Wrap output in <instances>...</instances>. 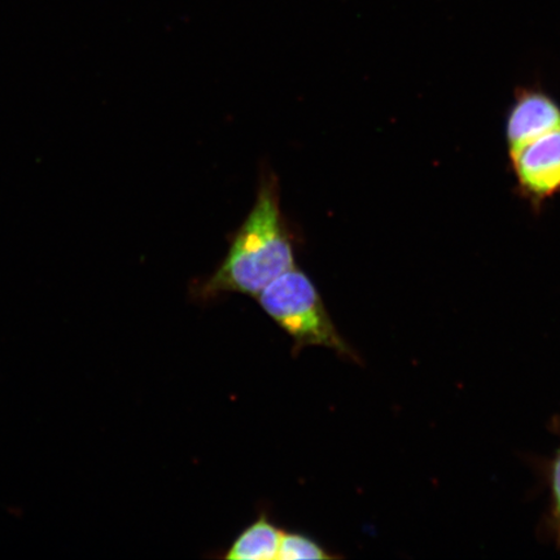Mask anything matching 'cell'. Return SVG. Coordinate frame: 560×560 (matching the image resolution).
Returning a JSON list of instances; mask_svg holds the SVG:
<instances>
[{"label": "cell", "mask_w": 560, "mask_h": 560, "mask_svg": "<svg viewBox=\"0 0 560 560\" xmlns=\"http://www.w3.org/2000/svg\"><path fill=\"white\" fill-rule=\"evenodd\" d=\"M295 242L280 206V185L264 166L256 201L230 241L228 255L194 290L210 301L228 293L257 298L266 285L296 266Z\"/></svg>", "instance_id": "obj_1"}, {"label": "cell", "mask_w": 560, "mask_h": 560, "mask_svg": "<svg viewBox=\"0 0 560 560\" xmlns=\"http://www.w3.org/2000/svg\"><path fill=\"white\" fill-rule=\"evenodd\" d=\"M505 140L516 195L540 215L560 195V103L540 85L517 88Z\"/></svg>", "instance_id": "obj_2"}, {"label": "cell", "mask_w": 560, "mask_h": 560, "mask_svg": "<svg viewBox=\"0 0 560 560\" xmlns=\"http://www.w3.org/2000/svg\"><path fill=\"white\" fill-rule=\"evenodd\" d=\"M256 299L262 311L293 340V354L307 347H322L359 361L335 327L317 287L296 266L272 280Z\"/></svg>", "instance_id": "obj_3"}, {"label": "cell", "mask_w": 560, "mask_h": 560, "mask_svg": "<svg viewBox=\"0 0 560 560\" xmlns=\"http://www.w3.org/2000/svg\"><path fill=\"white\" fill-rule=\"evenodd\" d=\"M283 529L261 513L245 527L233 544L229 546L223 558L230 560H276L278 559Z\"/></svg>", "instance_id": "obj_4"}, {"label": "cell", "mask_w": 560, "mask_h": 560, "mask_svg": "<svg viewBox=\"0 0 560 560\" xmlns=\"http://www.w3.org/2000/svg\"><path fill=\"white\" fill-rule=\"evenodd\" d=\"M324 546L314 538L298 532H283L278 560L334 559Z\"/></svg>", "instance_id": "obj_5"}, {"label": "cell", "mask_w": 560, "mask_h": 560, "mask_svg": "<svg viewBox=\"0 0 560 560\" xmlns=\"http://www.w3.org/2000/svg\"><path fill=\"white\" fill-rule=\"evenodd\" d=\"M550 489L551 506L549 525L552 538H555V541L560 549V446L555 459L551 462Z\"/></svg>", "instance_id": "obj_6"}]
</instances>
